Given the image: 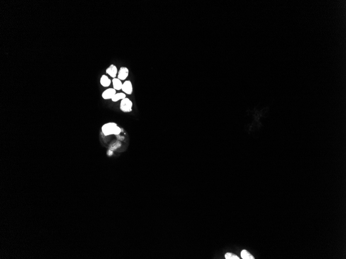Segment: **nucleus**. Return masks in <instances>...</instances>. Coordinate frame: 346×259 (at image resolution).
<instances>
[{"mask_svg":"<svg viewBox=\"0 0 346 259\" xmlns=\"http://www.w3.org/2000/svg\"><path fill=\"white\" fill-rule=\"evenodd\" d=\"M101 130L102 133L105 136L119 135L121 132L120 127L114 122H109L105 124L102 126Z\"/></svg>","mask_w":346,"mask_h":259,"instance_id":"obj_1","label":"nucleus"},{"mask_svg":"<svg viewBox=\"0 0 346 259\" xmlns=\"http://www.w3.org/2000/svg\"><path fill=\"white\" fill-rule=\"evenodd\" d=\"M133 102L128 98L121 100L120 105V109L123 112H130L132 111Z\"/></svg>","mask_w":346,"mask_h":259,"instance_id":"obj_2","label":"nucleus"},{"mask_svg":"<svg viewBox=\"0 0 346 259\" xmlns=\"http://www.w3.org/2000/svg\"><path fill=\"white\" fill-rule=\"evenodd\" d=\"M125 94L131 95L133 93V85L130 80H126L122 84V89Z\"/></svg>","mask_w":346,"mask_h":259,"instance_id":"obj_3","label":"nucleus"},{"mask_svg":"<svg viewBox=\"0 0 346 259\" xmlns=\"http://www.w3.org/2000/svg\"><path fill=\"white\" fill-rule=\"evenodd\" d=\"M116 94V90L114 88H109L104 90L102 94L103 98L105 100L111 99L113 96Z\"/></svg>","mask_w":346,"mask_h":259,"instance_id":"obj_4","label":"nucleus"},{"mask_svg":"<svg viewBox=\"0 0 346 259\" xmlns=\"http://www.w3.org/2000/svg\"><path fill=\"white\" fill-rule=\"evenodd\" d=\"M129 70L126 67H121L118 72V78L120 80H125L129 76Z\"/></svg>","mask_w":346,"mask_h":259,"instance_id":"obj_5","label":"nucleus"},{"mask_svg":"<svg viewBox=\"0 0 346 259\" xmlns=\"http://www.w3.org/2000/svg\"><path fill=\"white\" fill-rule=\"evenodd\" d=\"M118 72L117 67L114 64H111L106 70V73L113 78H116Z\"/></svg>","mask_w":346,"mask_h":259,"instance_id":"obj_6","label":"nucleus"},{"mask_svg":"<svg viewBox=\"0 0 346 259\" xmlns=\"http://www.w3.org/2000/svg\"><path fill=\"white\" fill-rule=\"evenodd\" d=\"M100 83L104 87H108L111 85V79L107 76L103 75L100 79Z\"/></svg>","mask_w":346,"mask_h":259,"instance_id":"obj_7","label":"nucleus"},{"mask_svg":"<svg viewBox=\"0 0 346 259\" xmlns=\"http://www.w3.org/2000/svg\"><path fill=\"white\" fill-rule=\"evenodd\" d=\"M112 82H113V88L116 90H120L122 89V83L121 82V80H120L117 78H113L112 80Z\"/></svg>","mask_w":346,"mask_h":259,"instance_id":"obj_8","label":"nucleus"},{"mask_svg":"<svg viewBox=\"0 0 346 259\" xmlns=\"http://www.w3.org/2000/svg\"><path fill=\"white\" fill-rule=\"evenodd\" d=\"M126 98V95L124 93H116L113 98H111V101H113V102H117L119 100H122V99H125Z\"/></svg>","mask_w":346,"mask_h":259,"instance_id":"obj_9","label":"nucleus"},{"mask_svg":"<svg viewBox=\"0 0 346 259\" xmlns=\"http://www.w3.org/2000/svg\"><path fill=\"white\" fill-rule=\"evenodd\" d=\"M241 257L243 259H254V257L246 250H243L241 252Z\"/></svg>","mask_w":346,"mask_h":259,"instance_id":"obj_10","label":"nucleus"},{"mask_svg":"<svg viewBox=\"0 0 346 259\" xmlns=\"http://www.w3.org/2000/svg\"><path fill=\"white\" fill-rule=\"evenodd\" d=\"M225 257L227 259H239L238 256L231 253H227L225 254Z\"/></svg>","mask_w":346,"mask_h":259,"instance_id":"obj_11","label":"nucleus"}]
</instances>
